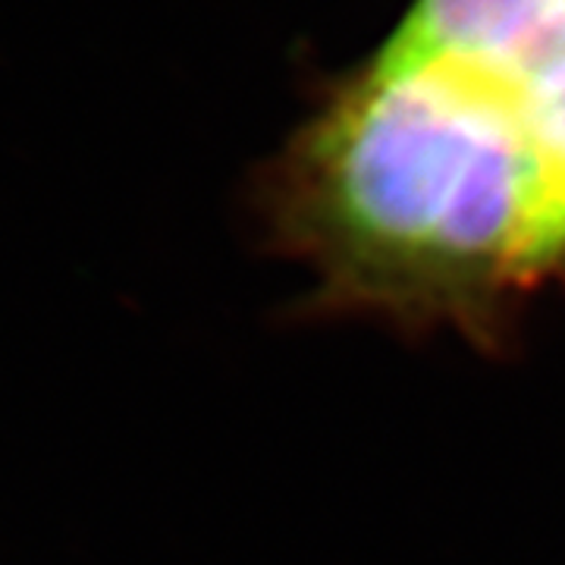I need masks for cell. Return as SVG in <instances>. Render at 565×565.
<instances>
[{"label": "cell", "instance_id": "6da1fadb", "mask_svg": "<svg viewBox=\"0 0 565 565\" xmlns=\"http://www.w3.org/2000/svg\"><path fill=\"white\" fill-rule=\"evenodd\" d=\"M289 207L367 299L484 302L565 264V173L527 92L468 63H371L299 141Z\"/></svg>", "mask_w": 565, "mask_h": 565}, {"label": "cell", "instance_id": "7a4b0ae2", "mask_svg": "<svg viewBox=\"0 0 565 565\" xmlns=\"http://www.w3.org/2000/svg\"><path fill=\"white\" fill-rule=\"evenodd\" d=\"M377 61H456L519 88L565 66V0H418Z\"/></svg>", "mask_w": 565, "mask_h": 565}, {"label": "cell", "instance_id": "3957f363", "mask_svg": "<svg viewBox=\"0 0 565 565\" xmlns=\"http://www.w3.org/2000/svg\"><path fill=\"white\" fill-rule=\"evenodd\" d=\"M527 107L546 154L565 173V66L527 92Z\"/></svg>", "mask_w": 565, "mask_h": 565}]
</instances>
